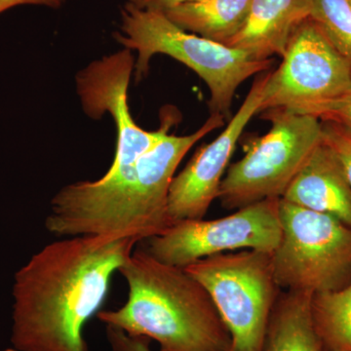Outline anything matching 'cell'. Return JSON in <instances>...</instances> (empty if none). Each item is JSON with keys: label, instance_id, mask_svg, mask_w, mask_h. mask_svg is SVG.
Here are the masks:
<instances>
[{"label": "cell", "instance_id": "ac0fdd59", "mask_svg": "<svg viewBox=\"0 0 351 351\" xmlns=\"http://www.w3.org/2000/svg\"><path fill=\"white\" fill-rule=\"evenodd\" d=\"M323 140L339 159L351 186V132L331 121H322Z\"/></svg>", "mask_w": 351, "mask_h": 351}, {"label": "cell", "instance_id": "44dd1931", "mask_svg": "<svg viewBox=\"0 0 351 351\" xmlns=\"http://www.w3.org/2000/svg\"><path fill=\"white\" fill-rule=\"evenodd\" d=\"M322 121L335 122L351 132V96Z\"/></svg>", "mask_w": 351, "mask_h": 351}, {"label": "cell", "instance_id": "3957f363", "mask_svg": "<svg viewBox=\"0 0 351 351\" xmlns=\"http://www.w3.org/2000/svg\"><path fill=\"white\" fill-rule=\"evenodd\" d=\"M119 272L128 300L97 317L130 336L154 339L160 351H230L232 337L206 289L181 267L160 262L143 248Z\"/></svg>", "mask_w": 351, "mask_h": 351}, {"label": "cell", "instance_id": "ba28073f", "mask_svg": "<svg viewBox=\"0 0 351 351\" xmlns=\"http://www.w3.org/2000/svg\"><path fill=\"white\" fill-rule=\"evenodd\" d=\"M281 237L271 254L283 291L332 292L351 283V228L330 215L279 202Z\"/></svg>", "mask_w": 351, "mask_h": 351}, {"label": "cell", "instance_id": "5b68a950", "mask_svg": "<svg viewBox=\"0 0 351 351\" xmlns=\"http://www.w3.org/2000/svg\"><path fill=\"white\" fill-rule=\"evenodd\" d=\"M281 58L267 73L260 113L284 110L322 121L351 96V63L313 18L295 25Z\"/></svg>", "mask_w": 351, "mask_h": 351}, {"label": "cell", "instance_id": "7402d4cb", "mask_svg": "<svg viewBox=\"0 0 351 351\" xmlns=\"http://www.w3.org/2000/svg\"><path fill=\"white\" fill-rule=\"evenodd\" d=\"M64 0H0V14L19 5H41L59 8Z\"/></svg>", "mask_w": 351, "mask_h": 351}, {"label": "cell", "instance_id": "d6986e66", "mask_svg": "<svg viewBox=\"0 0 351 351\" xmlns=\"http://www.w3.org/2000/svg\"><path fill=\"white\" fill-rule=\"evenodd\" d=\"M107 338L112 351H152L151 339L130 336L119 328L107 325Z\"/></svg>", "mask_w": 351, "mask_h": 351}, {"label": "cell", "instance_id": "277c9868", "mask_svg": "<svg viewBox=\"0 0 351 351\" xmlns=\"http://www.w3.org/2000/svg\"><path fill=\"white\" fill-rule=\"evenodd\" d=\"M115 40L137 52L135 78L147 75L154 55H167L193 69L206 83L212 115L230 117L233 98L242 83L271 68L272 59H254L244 51L191 34L162 13L142 10L127 2L121 9Z\"/></svg>", "mask_w": 351, "mask_h": 351}, {"label": "cell", "instance_id": "9a60e30c", "mask_svg": "<svg viewBox=\"0 0 351 351\" xmlns=\"http://www.w3.org/2000/svg\"><path fill=\"white\" fill-rule=\"evenodd\" d=\"M250 3L251 0H200L162 14L184 31L226 45L241 29Z\"/></svg>", "mask_w": 351, "mask_h": 351}, {"label": "cell", "instance_id": "ffe728a7", "mask_svg": "<svg viewBox=\"0 0 351 351\" xmlns=\"http://www.w3.org/2000/svg\"><path fill=\"white\" fill-rule=\"evenodd\" d=\"M196 1L200 0H128V3L142 10L165 13L175 7Z\"/></svg>", "mask_w": 351, "mask_h": 351}, {"label": "cell", "instance_id": "7c38bea8", "mask_svg": "<svg viewBox=\"0 0 351 351\" xmlns=\"http://www.w3.org/2000/svg\"><path fill=\"white\" fill-rule=\"evenodd\" d=\"M282 199L330 215L351 228V186L339 159L324 140L295 176Z\"/></svg>", "mask_w": 351, "mask_h": 351}, {"label": "cell", "instance_id": "5bb4252c", "mask_svg": "<svg viewBox=\"0 0 351 351\" xmlns=\"http://www.w3.org/2000/svg\"><path fill=\"white\" fill-rule=\"evenodd\" d=\"M313 294L283 291L267 326L262 351H323L311 314Z\"/></svg>", "mask_w": 351, "mask_h": 351}, {"label": "cell", "instance_id": "6da1fadb", "mask_svg": "<svg viewBox=\"0 0 351 351\" xmlns=\"http://www.w3.org/2000/svg\"><path fill=\"white\" fill-rule=\"evenodd\" d=\"M138 241L97 235L46 245L15 274L11 343L18 351H90L84 328Z\"/></svg>", "mask_w": 351, "mask_h": 351}, {"label": "cell", "instance_id": "9c48e42d", "mask_svg": "<svg viewBox=\"0 0 351 351\" xmlns=\"http://www.w3.org/2000/svg\"><path fill=\"white\" fill-rule=\"evenodd\" d=\"M135 61L131 51L95 61L76 76V88L83 110L93 119L112 115L117 126V143L110 169L97 181H84L93 193H105L133 177L141 157L151 151L174 125L173 117L164 119L156 131H147L134 121L128 107V87Z\"/></svg>", "mask_w": 351, "mask_h": 351}, {"label": "cell", "instance_id": "4fadbf2b", "mask_svg": "<svg viewBox=\"0 0 351 351\" xmlns=\"http://www.w3.org/2000/svg\"><path fill=\"white\" fill-rule=\"evenodd\" d=\"M308 17L309 0H251L244 24L226 45L260 61L282 57L293 29Z\"/></svg>", "mask_w": 351, "mask_h": 351}, {"label": "cell", "instance_id": "52a82bcc", "mask_svg": "<svg viewBox=\"0 0 351 351\" xmlns=\"http://www.w3.org/2000/svg\"><path fill=\"white\" fill-rule=\"evenodd\" d=\"M263 117L269 131L254 138L245 156L228 166L218 199L237 210L269 198H282L291 182L322 142V121L284 110H267Z\"/></svg>", "mask_w": 351, "mask_h": 351}, {"label": "cell", "instance_id": "7a4b0ae2", "mask_svg": "<svg viewBox=\"0 0 351 351\" xmlns=\"http://www.w3.org/2000/svg\"><path fill=\"white\" fill-rule=\"evenodd\" d=\"M225 123L219 115L186 136L167 134L138 160L133 177L101 193L78 191L73 184L51 200L45 228L56 237L97 235L144 241L173 225L168 195L176 170L189 149Z\"/></svg>", "mask_w": 351, "mask_h": 351}, {"label": "cell", "instance_id": "e0dca14e", "mask_svg": "<svg viewBox=\"0 0 351 351\" xmlns=\"http://www.w3.org/2000/svg\"><path fill=\"white\" fill-rule=\"evenodd\" d=\"M311 18L351 63V4L348 0H309Z\"/></svg>", "mask_w": 351, "mask_h": 351}, {"label": "cell", "instance_id": "30bf717a", "mask_svg": "<svg viewBox=\"0 0 351 351\" xmlns=\"http://www.w3.org/2000/svg\"><path fill=\"white\" fill-rule=\"evenodd\" d=\"M280 199L258 201L223 218L176 221L140 243L156 260L181 269L208 256L244 249L272 254L281 237Z\"/></svg>", "mask_w": 351, "mask_h": 351}, {"label": "cell", "instance_id": "2e32d148", "mask_svg": "<svg viewBox=\"0 0 351 351\" xmlns=\"http://www.w3.org/2000/svg\"><path fill=\"white\" fill-rule=\"evenodd\" d=\"M311 314L323 351H351V283L313 295Z\"/></svg>", "mask_w": 351, "mask_h": 351}, {"label": "cell", "instance_id": "8992f818", "mask_svg": "<svg viewBox=\"0 0 351 351\" xmlns=\"http://www.w3.org/2000/svg\"><path fill=\"white\" fill-rule=\"evenodd\" d=\"M184 269L211 297L232 337L230 351H262L272 309L282 292L271 254L253 249L217 254Z\"/></svg>", "mask_w": 351, "mask_h": 351}, {"label": "cell", "instance_id": "8fae6325", "mask_svg": "<svg viewBox=\"0 0 351 351\" xmlns=\"http://www.w3.org/2000/svg\"><path fill=\"white\" fill-rule=\"evenodd\" d=\"M267 73L256 78L250 91L225 130L201 147L171 182L168 213L172 223L204 219L218 199L219 186L244 129L260 113Z\"/></svg>", "mask_w": 351, "mask_h": 351}, {"label": "cell", "instance_id": "603a6c76", "mask_svg": "<svg viewBox=\"0 0 351 351\" xmlns=\"http://www.w3.org/2000/svg\"><path fill=\"white\" fill-rule=\"evenodd\" d=\"M348 1H350V4H351V0H348Z\"/></svg>", "mask_w": 351, "mask_h": 351}]
</instances>
